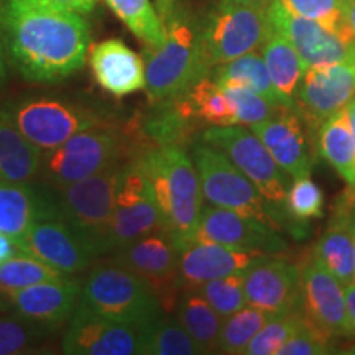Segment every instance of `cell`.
Returning <instances> with one entry per match:
<instances>
[{"instance_id":"681fc988","label":"cell","mask_w":355,"mask_h":355,"mask_svg":"<svg viewBox=\"0 0 355 355\" xmlns=\"http://www.w3.org/2000/svg\"><path fill=\"white\" fill-rule=\"evenodd\" d=\"M345 196H347L350 202V216L355 219V186H350V189L345 193Z\"/></svg>"},{"instance_id":"ac0fdd59","label":"cell","mask_w":355,"mask_h":355,"mask_svg":"<svg viewBox=\"0 0 355 355\" xmlns=\"http://www.w3.org/2000/svg\"><path fill=\"white\" fill-rule=\"evenodd\" d=\"M266 17L270 26L296 48L306 69L343 61L355 50V40L350 42L318 21L295 15L279 0L270 2Z\"/></svg>"},{"instance_id":"7c38bea8","label":"cell","mask_w":355,"mask_h":355,"mask_svg":"<svg viewBox=\"0 0 355 355\" xmlns=\"http://www.w3.org/2000/svg\"><path fill=\"white\" fill-rule=\"evenodd\" d=\"M110 263L122 266L152 288L165 313L175 309L180 295L178 286V248L173 235L166 229H158L141 235L127 245L115 248L107 259Z\"/></svg>"},{"instance_id":"b9f144b4","label":"cell","mask_w":355,"mask_h":355,"mask_svg":"<svg viewBox=\"0 0 355 355\" xmlns=\"http://www.w3.org/2000/svg\"><path fill=\"white\" fill-rule=\"evenodd\" d=\"M329 337L322 336L314 327H311L308 322H303V326L293 334L290 339L283 344L278 355H324L332 352Z\"/></svg>"},{"instance_id":"277c9868","label":"cell","mask_w":355,"mask_h":355,"mask_svg":"<svg viewBox=\"0 0 355 355\" xmlns=\"http://www.w3.org/2000/svg\"><path fill=\"white\" fill-rule=\"evenodd\" d=\"M141 158L166 230L181 248L193 239L204 207L196 166L189 152L180 145L155 146L141 153Z\"/></svg>"},{"instance_id":"816d5d0a","label":"cell","mask_w":355,"mask_h":355,"mask_svg":"<svg viewBox=\"0 0 355 355\" xmlns=\"http://www.w3.org/2000/svg\"><path fill=\"white\" fill-rule=\"evenodd\" d=\"M237 2L248 3V6H257V7H268L272 0H237Z\"/></svg>"},{"instance_id":"e575fe53","label":"cell","mask_w":355,"mask_h":355,"mask_svg":"<svg viewBox=\"0 0 355 355\" xmlns=\"http://www.w3.org/2000/svg\"><path fill=\"white\" fill-rule=\"evenodd\" d=\"M63 277L68 275H63L44 261L20 252L19 255L0 263V293L7 296L37 283Z\"/></svg>"},{"instance_id":"8d00e7d4","label":"cell","mask_w":355,"mask_h":355,"mask_svg":"<svg viewBox=\"0 0 355 355\" xmlns=\"http://www.w3.org/2000/svg\"><path fill=\"white\" fill-rule=\"evenodd\" d=\"M279 2L295 15L318 21L350 42L355 40L345 24L349 0H279Z\"/></svg>"},{"instance_id":"6da1fadb","label":"cell","mask_w":355,"mask_h":355,"mask_svg":"<svg viewBox=\"0 0 355 355\" xmlns=\"http://www.w3.org/2000/svg\"><path fill=\"white\" fill-rule=\"evenodd\" d=\"M0 33L13 68L38 84L61 83L76 74L91 46L84 15L46 0H2Z\"/></svg>"},{"instance_id":"7a4b0ae2","label":"cell","mask_w":355,"mask_h":355,"mask_svg":"<svg viewBox=\"0 0 355 355\" xmlns=\"http://www.w3.org/2000/svg\"><path fill=\"white\" fill-rule=\"evenodd\" d=\"M159 17L165 24V42L144 48L145 92L150 104L181 94L211 74L204 55L201 19L178 0Z\"/></svg>"},{"instance_id":"e0dca14e","label":"cell","mask_w":355,"mask_h":355,"mask_svg":"<svg viewBox=\"0 0 355 355\" xmlns=\"http://www.w3.org/2000/svg\"><path fill=\"white\" fill-rule=\"evenodd\" d=\"M300 309L306 322L329 339L352 334L343 283L314 257L300 270Z\"/></svg>"},{"instance_id":"603a6c76","label":"cell","mask_w":355,"mask_h":355,"mask_svg":"<svg viewBox=\"0 0 355 355\" xmlns=\"http://www.w3.org/2000/svg\"><path fill=\"white\" fill-rule=\"evenodd\" d=\"M97 84L115 97L145 89L144 58L130 50L122 40L109 38L96 44L89 56Z\"/></svg>"},{"instance_id":"7dc6e473","label":"cell","mask_w":355,"mask_h":355,"mask_svg":"<svg viewBox=\"0 0 355 355\" xmlns=\"http://www.w3.org/2000/svg\"><path fill=\"white\" fill-rule=\"evenodd\" d=\"M7 78V68H6V60H3V42H2V33H0V86L6 83Z\"/></svg>"},{"instance_id":"8fae6325","label":"cell","mask_w":355,"mask_h":355,"mask_svg":"<svg viewBox=\"0 0 355 355\" xmlns=\"http://www.w3.org/2000/svg\"><path fill=\"white\" fill-rule=\"evenodd\" d=\"M166 229L155 198L152 181L146 175L141 153L123 163L115 189L110 229V252L130 243L153 230Z\"/></svg>"},{"instance_id":"f907efd6","label":"cell","mask_w":355,"mask_h":355,"mask_svg":"<svg viewBox=\"0 0 355 355\" xmlns=\"http://www.w3.org/2000/svg\"><path fill=\"white\" fill-rule=\"evenodd\" d=\"M175 3V0H157V8L159 15H163L166 10H170V7Z\"/></svg>"},{"instance_id":"f5cc1de1","label":"cell","mask_w":355,"mask_h":355,"mask_svg":"<svg viewBox=\"0 0 355 355\" xmlns=\"http://www.w3.org/2000/svg\"><path fill=\"white\" fill-rule=\"evenodd\" d=\"M7 309H8V301L6 296L0 293V313H3V311H7Z\"/></svg>"},{"instance_id":"7bdbcfd3","label":"cell","mask_w":355,"mask_h":355,"mask_svg":"<svg viewBox=\"0 0 355 355\" xmlns=\"http://www.w3.org/2000/svg\"><path fill=\"white\" fill-rule=\"evenodd\" d=\"M46 2L53 3V6L68 8V10L78 12L81 15H91L97 8L99 0H46Z\"/></svg>"},{"instance_id":"ee69618b","label":"cell","mask_w":355,"mask_h":355,"mask_svg":"<svg viewBox=\"0 0 355 355\" xmlns=\"http://www.w3.org/2000/svg\"><path fill=\"white\" fill-rule=\"evenodd\" d=\"M19 254L20 248L19 243H17V239L7 234H0V263H3L6 260Z\"/></svg>"},{"instance_id":"d4e9b609","label":"cell","mask_w":355,"mask_h":355,"mask_svg":"<svg viewBox=\"0 0 355 355\" xmlns=\"http://www.w3.org/2000/svg\"><path fill=\"white\" fill-rule=\"evenodd\" d=\"M313 257L344 286L355 283L352 216H350V202L345 193L336 204L334 214L314 247Z\"/></svg>"},{"instance_id":"52a82bcc","label":"cell","mask_w":355,"mask_h":355,"mask_svg":"<svg viewBox=\"0 0 355 355\" xmlns=\"http://www.w3.org/2000/svg\"><path fill=\"white\" fill-rule=\"evenodd\" d=\"M191 159L196 166L204 201L252 217L279 230L282 217L273 212L272 204L255 188L243 173L220 150L202 140L191 144Z\"/></svg>"},{"instance_id":"f1b7e54d","label":"cell","mask_w":355,"mask_h":355,"mask_svg":"<svg viewBox=\"0 0 355 355\" xmlns=\"http://www.w3.org/2000/svg\"><path fill=\"white\" fill-rule=\"evenodd\" d=\"M173 311L202 354L217 352L222 318L196 290H181Z\"/></svg>"},{"instance_id":"f35d334b","label":"cell","mask_w":355,"mask_h":355,"mask_svg":"<svg viewBox=\"0 0 355 355\" xmlns=\"http://www.w3.org/2000/svg\"><path fill=\"white\" fill-rule=\"evenodd\" d=\"M196 291L222 319L247 306L245 293H243V273H234L211 279L196 288Z\"/></svg>"},{"instance_id":"8992f818","label":"cell","mask_w":355,"mask_h":355,"mask_svg":"<svg viewBox=\"0 0 355 355\" xmlns=\"http://www.w3.org/2000/svg\"><path fill=\"white\" fill-rule=\"evenodd\" d=\"M125 162L114 163L96 175L73 183L48 184L58 216L81 235L97 257L110 254L115 189Z\"/></svg>"},{"instance_id":"9a60e30c","label":"cell","mask_w":355,"mask_h":355,"mask_svg":"<svg viewBox=\"0 0 355 355\" xmlns=\"http://www.w3.org/2000/svg\"><path fill=\"white\" fill-rule=\"evenodd\" d=\"M20 252L44 261L68 277L87 272L99 257L84 239L61 217L35 220L17 239Z\"/></svg>"},{"instance_id":"2e32d148","label":"cell","mask_w":355,"mask_h":355,"mask_svg":"<svg viewBox=\"0 0 355 355\" xmlns=\"http://www.w3.org/2000/svg\"><path fill=\"white\" fill-rule=\"evenodd\" d=\"M191 242L219 243L239 250L263 252L268 255H277L288 248L277 229L252 217L216 206L202 207Z\"/></svg>"},{"instance_id":"c3c4849f","label":"cell","mask_w":355,"mask_h":355,"mask_svg":"<svg viewBox=\"0 0 355 355\" xmlns=\"http://www.w3.org/2000/svg\"><path fill=\"white\" fill-rule=\"evenodd\" d=\"M345 112H347L350 128H352V133L355 137V97H354V99H350L349 104L345 105Z\"/></svg>"},{"instance_id":"1f68e13d","label":"cell","mask_w":355,"mask_h":355,"mask_svg":"<svg viewBox=\"0 0 355 355\" xmlns=\"http://www.w3.org/2000/svg\"><path fill=\"white\" fill-rule=\"evenodd\" d=\"M104 3L145 46H159L165 42V24L152 0H104Z\"/></svg>"},{"instance_id":"3957f363","label":"cell","mask_w":355,"mask_h":355,"mask_svg":"<svg viewBox=\"0 0 355 355\" xmlns=\"http://www.w3.org/2000/svg\"><path fill=\"white\" fill-rule=\"evenodd\" d=\"M0 112L42 153L89 128L119 122L99 102L64 94L13 96L0 104Z\"/></svg>"},{"instance_id":"ba28073f","label":"cell","mask_w":355,"mask_h":355,"mask_svg":"<svg viewBox=\"0 0 355 355\" xmlns=\"http://www.w3.org/2000/svg\"><path fill=\"white\" fill-rule=\"evenodd\" d=\"M79 304L101 316L141 326H150L166 314L144 279L109 260L92 266L83 283Z\"/></svg>"},{"instance_id":"60d3db41","label":"cell","mask_w":355,"mask_h":355,"mask_svg":"<svg viewBox=\"0 0 355 355\" xmlns=\"http://www.w3.org/2000/svg\"><path fill=\"white\" fill-rule=\"evenodd\" d=\"M225 96L232 105L239 125L252 127L273 117L279 109L270 104L265 97L243 86H224ZM285 109V107H283Z\"/></svg>"},{"instance_id":"4dcf8cb0","label":"cell","mask_w":355,"mask_h":355,"mask_svg":"<svg viewBox=\"0 0 355 355\" xmlns=\"http://www.w3.org/2000/svg\"><path fill=\"white\" fill-rule=\"evenodd\" d=\"M186 109L191 117L202 128L207 127H227L235 125L234 109L225 96L224 89L209 76L199 79L188 91L181 92Z\"/></svg>"},{"instance_id":"d6a6232c","label":"cell","mask_w":355,"mask_h":355,"mask_svg":"<svg viewBox=\"0 0 355 355\" xmlns=\"http://www.w3.org/2000/svg\"><path fill=\"white\" fill-rule=\"evenodd\" d=\"M275 316L277 314L266 313L263 309L247 304L237 313L224 318L222 319L217 352L230 355L243 354L257 332Z\"/></svg>"},{"instance_id":"cb8c5ba5","label":"cell","mask_w":355,"mask_h":355,"mask_svg":"<svg viewBox=\"0 0 355 355\" xmlns=\"http://www.w3.org/2000/svg\"><path fill=\"white\" fill-rule=\"evenodd\" d=\"M60 217L50 186L42 181H0V234L19 239L35 220Z\"/></svg>"},{"instance_id":"d590c367","label":"cell","mask_w":355,"mask_h":355,"mask_svg":"<svg viewBox=\"0 0 355 355\" xmlns=\"http://www.w3.org/2000/svg\"><path fill=\"white\" fill-rule=\"evenodd\" d=\"M55 332L7 309L0 313V355L26 354L38 349Z\"/></svg>"},{"instance_id":"4fadbf2b","label":"cell","mask_w":355,"mask_h":355,"mask_svg":"<svg viewBox=\"0 0 355 355\" xmlns=\"http://www.w3.org/2000/svg\"><path fill=\"white\" fill-rule=\"evenodd\" d=\"M355 97V50L343 61L304 71L295 92V112L316 135L321 123Z\"/></svg>"},{"instance_id":"836d02e7","label":"cell","mask_w":355,"mask_h":355,"mask_svg":"<svg viewBox=\"0 0 355 355\" xmlns=\"http://www.w3.org/2000/svg\"><path fill=\"white\" fill-rule=\"evenodd\" d=\"M202 354L176 316L163 314L150 324L145 336L144 355H196Z\"/></svg>"},{"instance_id":"f546056e","label":"cell","mask_w":355,"mask_h":355,"mask_svg":"<svg viewBox=\"0 0 355 355\" xmlns=\"http://www.w3.org/2000/svg\"><path fill=\"white\" fill-rule=\"evenodd\" d=\"M211 78L220 87L243 86L252 89L257 94L265 97L277 109H283L282 101L275 91L272 78L266 69L263 56L260 53L250 51L247 55L235 58L232 61H227V63L216 66L211 71Z\"/></svg>"},{"instance_id":"30bf717a","label":"cell","mask_w":355,"mask_h":355,"mask_svg":"<svg viewBox=\"0 0 355 355\" xmlns=\"http://www.w3.org/2000/svg\"><path fill=\"white\" fill-rule=\"evenodd\" d=\"M199 140L220 150L255 184L266 202L282 209L290 188L288 175L278 166L272 153L254 132L239 123L207 127L201 132Z\"/></svg>"},{"instance_id":"5bb4252c","label":"cell","mask_w":355,"mask_h":355,"mask_svg":"<svg viewBox=\"0 0 355 355\" xmlns=\"http://www.w3.org/2000/svg\"><path fill=\"white\" fill-rule=\"evenodd\" d=\"M146 329L148 326L101 316L78 304L61 350L68 355H141Z\"/></svg>"},{"instance_id":"5b68a950","label":"cell","mask_w":355,"mask_h":355,"mask_svg":"<svg viewBox=\"0 0 355 355\" xmlns=\"http://www.w3.org/2000/svg\"><path fill=\"white\" fill-rule=\"evenodd\" d=\"M139 153H144V150L130 123H104L78 133L56 148L42 153L37 180L50 186H63L96 175Z\"/></svg>"},{"instance_id":"ab89813d","label":"cell","mask_w":355,"mask_h":355,"mask_svg":"<svg viewBox=\"0 0 355 355\" xmlns=\"http://www.w3.org/2000/svg\"><path fill=\"white\" fill-rule=\"evenodd\" d=\"M283 209L286 216L300 222L322 217L324 194L321 188L311 180V176L295 180V183L288 188Z\"/></svg>"},{"instance_id":"7402d4cb","label":"cell","mask_w":355,"mask_h":355,"mask_svg":"<svg viewBox=\"0 0 355 355\" xmlns=\"http://www.w3.org/2000/svg\"><path fill=\"white\" fill-rule=\"evenodd\" d=\"M272 153L278 166L293 180L311 176L313 158L300 115L293 109H279L273 117L248 127Z\"/></svg>"},{"instance_id":"bcb514c9","label":"cell","mask_w":355,"mask_h":355,"mask_svg":"<svg viewBox=\"0 0 355 355\" xmlns=\"http://www.w3.org/2000/svg\"><path fill=\"white\" fill-rule=\"evenodd\" d=\"M345 24L355 38V0H349L347 10H345Z\"/></svg>"},{"instance_id":"d6986e66","label":"cell","mask_w":355,"mask_h":355,"mask_svg":"<svg viewBox=\"0 0 355 355\" xmlns=\"http://www.w3.org/2000/svg\"><path fill=\"white\" fill-rule=\"evenodd\" d=\"M81 290V279L63 277L10 293L6 298L13 313L56 334L76 311Z\"/></svg>"},{"instance_id":"db71d44e","label":"cell","mask_w":355,"mask_h":355,"mask_svg":"<svg viewBox=\"0 0 355 355\" xmlns=\"http://www.w3.org/2000/svg\"><path fill=\"white\" fill-rule=\"evenodd\" d=\"M352 239H354V277H355V219L352 217Z\"/></svg>"},{"instance_id":"83f0119b","label":"cell","mask_w":355,"mask_h":355,"mask_svg":"<svg viewBox=\"0 0 355 355\" xmlns=\"http://www.w3.org/2000/svg\"><path fill=\"white\" fill-rule=\"evenodd\" d=\"M42 152L0 112V181H37Z\"/></svg>"},{"instance_id":"4316f807","label":"cell","mask_w":355,"mask_h":355,"mask_svg":"<svg viewBox=\"0 0 355 355\" xmlns=\"http://www.w3.org/2000/svg\"><path fill=\"white\" fill-rule=\"evenodd\" d=\"M316 135L319 155L344 178L345 183L355 186V137L345 107L326 119Z\"/></svg>"},{"instance_id":"74e56055","label":"cell","mask_w":355,"mask_h":355,"mask_svg":"<svg viewBox=\"0 0 355 355\" xmlns=\"http://www.w3.org/2000/svg\"><path fill=\"white\" fill-rule=\"evenodd\" d=\"M303 322L304 318L301 309L272 318L257 332L243 355H278L283 344L303 326Z\"/></svg>"},{"instance_id":"ffe728a7","label":"cell","mask_w":355,"mask_h":355,"mask_svg":"<svg viewBox=\"0 0 355 355\" xmlns=\"http://www.w3.org/2000/svg\"><path fill=\"white\" fill-rule=\"evenodd\" d=\"M263 252H247L219 243L188 242L180 248L178 260V286L181 290H196L211 279L234 273H245L248 268L268 259Z\"/></svg>"},{"instance_id":"f6af8a7d","label":"cell","mask_w":355,"mask_h":355,"mask_svg":"<svg viewBox=\"0 0 355 355\" xmlns=\"http://www.w3.org/2000/svg\"><path fill=\"white\" fill-rule=\"evenodd\" d=\"M345 304H347V318L352 334H355V283L345 285Z\"/></svg>"},{"instance_id":"9c48e42d","label":"cell","mask_w":355,"mask_h":355,"mask_svg":"<svg viewBox=\"0 0 355 355\" xmlns=\"http://www.w3.org/2000/svg\"><path fill=\"white\" fill-rule=\"evenodd\" d=\"M270 32L265 7L217 0L201 19L204 55L212 68L255 51Z\"/></svg>"},{"instance_id":"484cf974","label":"cell","mask_w":355,"mask_h":355,"mask_svg":"<svg viewBox=\"0 0 355 355\" xmlns=\"http://www.w3.org/2000/svg\"><path fill=\"white\" fill-rule=\"evenodd\" d=\"M261 51H263L266 69L283 107L295 110V92L306 71L303 60L300 58L296 48L272 26L265 42L261 43Z\"/></svg>"},{"instance_id":"44dd1931","label":"cell","mask_w":355,"mask_h":355,"mask_svg":"<svg viewBox=\"0 0 355 355\" xmlns=\"http://www.w3.org/2000/svg\"><path fill=\"white\" fill-rule=\"evenodd\" d=\"M243 293L247 304L277 316L300 309V268L283 259L268 257L243 273Z\"/></svg>"}]
</instances>
